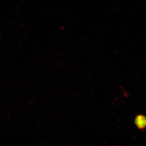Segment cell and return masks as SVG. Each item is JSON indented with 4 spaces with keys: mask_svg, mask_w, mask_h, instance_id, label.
Masks as SVG:
<instances>
[{
    "mask_svg": "<svg viewBox=\"0 0 146 146\" xmlns=\"http://www.w3.org/2000/svg\"><path fill=\"white\" fill-rule=\"evenodd\" d=\"M135 126L141 131H143L146 129V116L143 114H137L134 120Z\"/></svg>",
    "mask_w": 146,
    "mask_h": 146,
    "instance_id": "obj_1",
    "label": "cell"
}]
</instances>
